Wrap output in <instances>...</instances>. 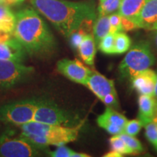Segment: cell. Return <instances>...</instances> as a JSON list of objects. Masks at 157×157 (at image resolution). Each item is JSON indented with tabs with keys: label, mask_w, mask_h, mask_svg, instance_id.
Segmentation results:
<instances>
[{
	"label": "cell",
	"mask_w": 157,
	"mask_h": 157,
	"mask_svg": "<svg viewBox=\"0 0 157 157\" xmlns=\"http://www.w3.org/2000/svg\"><path fill=\"white\" fill-rule=\"evenodd\" d=\"M32 7L52 23L63 36H69L80 29L94 24L97 14L93 2L67 0H29Z\"/></svg>",
	"instance_id": "6da1fadb"
},
{
	"label": "cell",
	"mask_w": 157,
	"mask_h": 157,
	"mask_svg": "<svg viewBox=\"0 0 157 157\" xmlns=\"http://www.w3.org/2000/svg\"><path fill=\"white\" fill-rule=\"evenodd\" d=\"M13 35L31 56L45 58L56 50L53 34L34 7H24L15 13Z\"/></svg>",
	"instance_id": "7a4b0ae2"
},
{
	"label": "cell",
	"mask_w": 157,
	"mask_h": 157,
	"mask_svg": "<svg viewBox=\"0 0 157 157\" xmlns=\"http://www.w3.org/2000/svg\"><path fill=\"white\" fill-rule=\"evenodd\" d=\"M82 126V123L76 127H68L31 121L20 127L22 130L21 137L43 149L49 146H64L75 141Z\"/></svg>",
	"instance_id": "3957f363"
},
{
	"label": "cell",
	"mask_w": 157,
	"mask_h": 157,
	"mask_svg": "<svg viewBox=\"0 0 157 157\" xmlns=\"http://www.w3.org/2000/svg\"><path fill=\"white\" fill-rule=\"evenodd\" d=\"M155 63V57L148 42L141 41L135 44L119 66L121 77L130 79L139 72L148 69Z\"/></svg>",
	"instance_id": "277c9868"
},
{
	"label": "cell",
	"mask_w": 157,
	"mask_h": 157,
	"mask_svg": "<svg viewBox=\"0 0 157 157\" xmlns=\"http://www.w3.org/2000/svg\"><path fill=\"white\" fill-rule=\"evenodd\" d=\"M38 101L37 98H31L2 105L0 106V121L19 127L34 121Z\"/></svg>",
	"instance_id": "5b68a950"
},
{
	"label": "cell",
	"mask_w": 157,
	"mask_h": 157,
	"mask_svg": "<svg viewBox=\"0 0 157 157\" xmlns=\"http://www.w3.org/2000/svg\"><path fill=\"white\" fill-rule=\"evenodd\" d=\"M34 121L68 126L74 122V118L66 110L59 108L52 101L45 98H39Z\"/></svg>",
	"instance_id": "8992f818"
},
{
	"label": "cell",
	"mask_w": 157,
	"mask_h": 157,
	"mask_svg": "<svg viewBox=\"0 0 157 157\" xmlns=\"http://www.w3.org/2000/svg\"><path fill=\"white\" fill-rule=\"evenodd\" d=\"M34 69L23 63L0 59V90L12 88L30 77Z\"/></svg>",
	"instance_id": "52a82bcc"
},
{
	"label": "cell",
	"mask_w": 157,
	"mask_h": 157,
	"mask_svg": "<svg viewBox=\"0 0 157 157\" xmlns=\"http://www.w3.org/2000/svg\"><path fill=\"white\" fill-rule=\"evenodd\" d=\"M42 150L32 144L24 137H4L0 140V157H33L38 156Z\"/></svg>",
	"instance_id": "ba28073f"
},
{
	"label": "cell",
	"mask_w": 157,
	"mask_h": 157,
	"mask_svg": "<svg viewBox=\"0 0 157 157\" xmlns=\"http://www.w3.org/2000/svg\"><path fill=\"white\" fill-rule=\"evenodd\" d=\"M56 67L59 73L71 81L83 85H85L88 77L93 71L77 59H61L57 63Z\"/></svg>",
	"instance_id": "9c48e42d"
},
{
	"label": "cell",
	"mask_w": 157,
	"mask_h": 157,
	"mask_svg": "<svg viewBox=\"0 0 157 157\" xmlns=\"http://www.w3.org/2000/svg\"><path fill=\"white\" fill-rule=\"evenodd\" d=\"M26 54L13 34L0 33V59L23 63Z\"/></svg>",
	"instance_id": "30bf717a"
},
{
	"label": "cell",
	"mask_w": 157,
	"mask_h": 157,
	"mask_svg": "<svg viewBox=\"0 0 157 157\" xmlns=\"http://www.w3.org/2000/svg\"><path fill=\"white\" fill-rule=\"evenodd\" d=\"M127 121L124 116L109 106L106 107L103 114L97 118L98 126L113 135H117L123 132Z\"/></svg>",
	"instance_id": "8fae6325"
},
{
	"label": "cell",
	"mask_w": 157,
	"mask_h": 157,
	"mask_svg": "<svg viewBox=\"0 0 157 157\" xmlns=\"http://www.w3.org/2000/svg\"><path fill=\"white\" fill-rule=\"evenodd\" d=\"M132 86L140 95L154 96L156 73L151 69L139 72L130 78Z\"/></svg>",
	"instance_id": "7c38bea8"
},
{
	"label": "cell",
	"mask_w": 157,
	"mask_h": 157,
	"mask_svg": "<svg viewBox=\"0 0 157 157\" xmlns=\"http://www.w3.org/2000/svg\"><path fill=\"white\" fill-rule=\"evenodd\" d=\"M100 100L111 93H117L114 82L96 71H92L85 84Z\"/></svg>",
	"instance_id": "4fadbf2b"
},
{
	"label": "cell",
	"mask_w": 157,
	"mask_h": 157,
	"mask_svg": "<svg viewBox=\"0 0 157 157\" xmlns=\"http://www.w3.org/2000/svg\"><path fill=\"white\" fill-rule=\"evenodd\" d=\"M135 22L138 29L151 31L157 23V0H146Z\"/></svg>",
	"instance_id": "5bb4252c"
},
{
	"label": "cell",
	"mask_w": 157,
	"mask_h": 157,
	"mask_svg": "<svg viewBox=\"0 0 157 157\" xmlns=\"http://www.w3.org/2000/svg\"><path fill=\"white\" fill-rule=\"evenodd\" d=\"M138 118L143 125L152 121L157 113V100L154 96L140 95L138 98Z\"/></svg>",
	"instance_id": "9a60e30c"
},
{
	"label": "cell",
	"mask_w": 157,
	"mask_h": 157,
	"mask_svg": "<svg viewBox=\"0 0 157 157\" xmlns=\"http://www.w3.org/2000/svg\"><path fill=\"white\" fill-rule=\"evenodd\" d=\"M96 42L93 35L88 33L84 36L83 40L77 49L82 60L88 66H93L96 55Z\"/></svg>",
	"instance_id": "2e32d148"
},
{
	"label": "cell",
	"mask_w": 157,
	"mask_h": 157,
	"mask_svg": "<svg viewBox=\"0 0 157 157\" xmlns=\"http://www.w3.org/2000/svg\"><path fill=\"white\" fill-rule=\"evenodd\" d=\"M146 2V0H121L118 13L135 22Z\"/></svg>",
	"instance_id": "e0dca14e"
},
{
	"label": "cell",
	"mask_w": 157,
	"mask_h": 157,
	"mask_svg": "<svg viewBox=\"0 0 157 157\" xmlns=\"http://www.w3.org/2000/svg\"><path fill=\"white\" fill-rule=\"evenodd\" d=\"M15 25V14L10 6L0 4V33L13 34Z\"/></svg>",
	"instance_id": "ac0fdd59"
},
{
	"label": "cell",
	"mask_w": 157,
	"mask_h": 157,
	"mask_svg": "<svg viewBox=\"0 0 157 157\" xmlns=\"http://www.w3.org/2000/svg\"><path fill=\"white\" fill-rule=\"evenodd\" d=\"M111 31L109 15H98L93 24V35L95 39L96 44H98L100 41L104 36L109 34Z\"/></svg>",
	"instance_id": "d6986e66"
},
{
	"label": "cell",
	"mask_w": 157,
	"mask_h": 157,
	"mask_svg": "<svg viewBox=\"0 0 157 157\" xmlns=\"http://www.w3.org/2000/svg\"><path fill=\"white\" fill-rule=\"evenodd\" d=\"M131 39L124 32L120 31L115 34V54L121 55L127 52L130 48Z\"/></svg>",
	"instance_id": "ffe728a7"
},
{
	"label": "cell",
	"mask_w": 157,
	"mask_h": 157,
	"mask_svg": "<svg viewBox=\"0 0 157 157\" xmlns=\"http://www.w3.org/2000/svg\"><path fill=\"white\" fill-rule=\"evenodd\" d=\"M121 0H103L98 6V15H109L119 10Z\"/></svg>",
	"instance_id": "44dd1931"
},
{
	"label": "cell",
	"mask_w": 157,
	"mask_h": 157,
	"mask_svg": "<svg viewBox=\"0 0 157 157\" xmlns=\"http://www.w3.org/2000/svg\"><path fill=\"white\" fill-rule=\"evenodd\" d=\"M98 48L104 54H115V34L109 33L100 41L98 44Z\"/></svg>",
	"instance_id": "7402d4cb"
},
{
	"label": "cell",
	"mask_w": 157,
	"mask_h": 157,
	"mask_svg": "<svg viewBox=\"0 0 157 157\" xmlns=\"http://www.w3.org/2000/svg\"><path fill=\"white\" fill-rule=\"evenodd\" d=\"M49 156L52 157H89L90 156L84 153L76 152L68 147L64 146H58L55 151L48 153Z\"/></svg>",
	"instance_id": "603a6c76"
},
{
	"label": "cell",
	"mask_w": 157,
	"mask_h": 157,
	"mask_svg": "<svg viewBox=\"0 0 157 157\" xmlns=\"http://www.w3.org/2000/svg\"><path fill=\"white\" fill-rule=\"evenodd\" d=\"M119 137H121L122 140L124 141L127 146L130 148L132 151L133 154H139L143 151V147L141 144V143L139 141L135 136H132L126 134L125 132H121L120 134L117 135Z\"/></svg>",
	"instance_id": "cb8c5ba5"
},
{
	"label": "cell",
	"mask_w": 157,
	"mask_h": 157,
	"mask_svg": "<svg viewBox=\"0 0 157 157\" xmlns=\"http://www.w3.org/2000/svg\"><path fill=\"white\" fill-rule=\"evenodd\" d=\"M110 145H111L112 150L120 153L121 154H133L130 148L127 146L126 143H124L121 137L118 135H113L109 140Z\"/></svg>",
	"instance_id": "d4e9b609"
},
{
	"label": "cell",
	"mask_w": 157,
	"mask_h": 157,
	"mask_svg": "<svg viewBox=\"0 0 157 157\" xmlns=\"http://www.w3.org/2000/svg\"><path fill=\"white\" fill-rule=\"evenodd\" d=\"M143 126L146 129V138L157 149V124L152 120L145 123Z\"/></svg>",
	"instance_id": "484cf974"
},
{
	"label": "cell",
	"mask_w": 157,
	"mask_h": 157,
	"mask_svg": "<svg viewBox=\"0 0 157 157\" xmlns=\"http://www.w3.org/2000/svg\"><path fill=\"white\" fill-rule=\"evenodd\" d=\"M143 123L140 119H132V120L127 121L124 128V132L127 135L136 136L140 132L143 127Z\"/></svg>",
	"instance_id": "4316f807"
},
{
	"label": "cell",
	"mask_w": 157,
	"mask_h": 157,
	"mask_svg": "<svg viewBox=\"0 0 157 157\" xmlns=\"http://www.w3.org/2000/svg\"><path fill=\"white\" fill-rule=\"evenodd\" d=\"M87 34H88V33H87L85 29H80L71 35L68 39H69L70 44L72 46V48L77 50L79 44H81L82 40H83L84 36Z\"/></svg>",
	"instance_id": "83f0119b"
},
{
	"label": "cell",
	"mask_w": 157,
	"mask_h": 157,
	"mask_svg": "<svg viewBox=\"0 0 157 157\" xmlns=\"http://www.w3.org/2000/svg\"><path fill=\"white\" fill-rule=\"evenodd\" d=\"M110 26H111V31L110 33L116 34L117 32L121 31V16L119 13H114L109 15Z\"/></svg>",
	"instance_id": "f1b7e54d"
},
{
	"label": "cell",
	"mask_w": 157,
	"mask_h": 157,
	"mask_svg": "<svg viewBox=\"0 0 157 157\" xmlns=\"http://www.w3.org/2000/svg\"><path fill=\"white\" fill-rule=\"evenodd\" d=\"M101 101L106 105V106L111 108H117L118 106V99H117V93H111L105 95Z\"/></svg>",
	"instance_id": "f546056e"
},
{
	"label": "cell",
	"mask_w": 157,
	"mask_h": 157,
	"mask_svg": "<svg viewBox=\"0 0 157 157\" xmlns=\"http://www.w3.org/2000/svg\"><path fill=\"white\" fill-rule=\"evenodd\" d=\"M138 29L136 23L134 21H131L125 17H121V29L122 32H125V31H132L135 29Z\"/></svg>",
	"instance_id": "4dcf8cb0"
},
{
	"label": "cell",
	"mask_w": 157,
	"mask_h": 157,
	"mask_svg": "<svg viewBox=\"0 0 157 157\" xmlns=\"http://www.w3.org/2000/svg\"><path fill=\"white\" fill-rule=\"evenodd\" d=\"M23 1H24V0H5V4L6 5L13 6L22 3Z\"/></svg>",
	"instance_id": "1f68e13d"
},
{
	"label": "cell",
	"mask_w": 157,
	"mask_h": 157,
	"mask_svg": "<svg viewBox=\"0 0 157 157\" xmlns=\"http://www.w3.org/2000/svg\"><path fill=\"white\" fill-rule=\"evenodd\" d=\"M104 156L105 157H121L122 156V154H120V153L114 150H112L111 151H109V153H107V154H105L104 155Z\"/></svg>",
	"instance_id": "d6a6232c"
},
{
	"label": "cell",
	"mask_w": 157,
	"mask_h": 157,
	"mask_svg": "<svg viewBox=\"0 0 157 157\" xmlns=\"http://www.w3.org/2000/svg\"><path fill=\"white\" fill-rule=\"evenodd\" d=\"M154 97L157 100V72H156V87H155V91H154Z\"/></svg>",
	"instance_id": "836d02e7"
},
{
	"label": "cell",
	"mask_w": 157,
	"mask_h": 157,
	"mask_svg": "<svg viewBox=\"0 0 157 157\" xmlns=\"http://www.w3.org/2000/svg\"><path fill=\"white\" fill-rule=\"evenodd\" d=\"M154 44H155V45H156V47L157 48V31H156V33L154 34Z\"/></svg>",
	"instance_id": "e575fe53"
},
{
	"label": "cell",
	"mask_w": 157,
	"mask_h": 157,
	"mask_svg": "<svg viewBox=\"0 0 157 157\" xmlns=\"http://www.w3.org/2000/svg\"><path fill=\"white\" fill-rule=\"evenodd\" d=\"M151 31H157V23L152 27V29H151Z\"/></svg>",
	"instance_id": "d590c367"
},
{
	"label": "cell",
	"mask_w": 157,
	"mask_h": 157,
	"mask_svg": "<svg viewBox=\"0 0 157 157\" xmlns=\"http://www.w3.org/2000/svg\"><path fill=\"white\" fill-rule=\"evenodd\" d=\"M153 121H154V122L156 123V124H157V113H156V116H155V117H154V119H153Z\"/></svg>",
	"instance_id": "8d00e7d4"
},
{
	"label": "cell",
	"mask_w": 157,
	"mask_h": 157,
	"mask_svg": "<svg viewBox=\"0 0 157 157\" xmlns=\"http://www.w3.org/2000/svg\"><path fill=\"white\" fill-rule=\"evenodd\" d=\"M0 4H4V5H5V0H0Z\"/></svg>",
	"instance_id": "74e56055"
},
{
	"label": "cell",
	"mask_w": 157,
	"mask_h": 157,
	"mask_svg": "<svg viewBox=\"0 0 157 157\" xmlns=\"http://www.w3.org/2000/svg\"><path fill=\"white\" fill-rule=\"evenodd\" d=\"M101 1H103V0H100V2H101Z\"/></svg>",
	"instance_id": "f35d334b"
}]
</instances>
